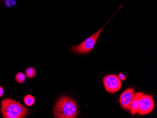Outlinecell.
Instances as JSON below:
<instances>
[{"instance_id": "4fadbf2b", "label": "cell", "mask_w": 157, "mask_h": 118, "mask_svg": "<svg viewBox=\"0 0 157 118\" xmlns=\"http://www.w3.org/2000/svg\"><path fill=\"white\" fill-rule=\"evenodd\" d=\"M4 94V90L2 86H0V97H1Z\"/></svg>"}, {"instance_id": "6da1fadb", "label": "cell", "mask_w": 157, "mask_h": 118, "mask_svg": "<svg viewBox=\"0 0 157 118\" xmlns=\"http://www.w3.org/2000/svg\"><path fill=\"white\" fill-rule=\"evenodd\" d=\"M54 115L56 118H75L78 115V107L74 99L63 96L54 107Z\"/></svg>"}, {"instance_id": "30bf717a", "label": "cell", "mask_w": 157, "mask_h": 118, "mask_svg": "<svg viewBox=\"0 0 157 118\" xmlns=\"http://www.w3.org/2000/svg\"><path fill=\"white\" fill-rule=\"evenodd\" d=\"M16 82L19 84H22L26 80V75L22 72H18L15 75V77Z\"/></svg>"}, {"instance_id": "ba28073f", "label": "cell", "mask_w": 157, "mask_h": 118, "mask_svg": "<svg viewBox=\"0 0 157 118\" xmlns=\"http://www.w3.org/2000/svg\"><path fill=\"white\" fill-rule=\"evenodd\" d=\"M24 101L26 106H32L35 104V99L34 97L28 94L24 97Z\"/></svg>"}, {"instance_id": "8992f818", "label": "cell", "mask_w": 157, "mask_h": 118, "mask_svg": "<svg viewBox=\"0 0 157 118\" xmlns=\"http://www.w3.org/2000/svg\"><path fill=\"white\" fill-rule=\"evenodd\" d=\"M136 96L135 89L133 88H128L121 94L119 102L121 106L125 110L129 111V106L132 100Z\"/></svg>"}, {"instance_id": "7c38bea8", "label": "cell", "mask_w": 157, "mask_h": 118, "mask_svg": "<svg viewBox=\"0 0 157 118\" xmlns=\"http://www.w3.org/2000/svg\"><path fill=\"white\" fill-rule=\"evenodd\" d=\"M118 78H119V79L121 80V81H124L126 80V78H127V76H126L123 74L120 73V74H119V75H118Z\"/></svg>"}, {"instance_id": "8fae6325", "label": "cell", "mask_w": 157, "mask_h": 118, "mask_svg": "<svg viewBox=\"0 0 157 118\" xmlns=\"http://www.w3.org/2000/svg\"><path fill=\"white\" fill-rule=\"evenodd\" d=\"M4 4L6 7L8 8H12L16 4V0H3Z\"/></svg>"}, {"instance_id": "7a4b0ae2", "label": "cell", "mask_w": 157, "mask_h": 118, "mask_svg": "<svg viewBox=\"0 0 157 118\" xmlns=\"http://www.w3.org/2000/svg\"><path fill=\"white\" fill-rule=\"evenodd\" d=\"M1 112L4 118H24L29 114V110L17 101L5 98L1 102Z\"/></svg>"}, {"instance_id": "5b68a950", "label": "cell", "mask_w": 157, "mask_h": 118, "mask_svg": "<svg viewBox=\"0 0 157 118\" xmlns=\"http://www.w3.org/2000/svg\"><path fill=\"white\" fill-rule=\"evenodd\" d=\"M103 84L107 92L116 93L121 87V80L116 75H108L103 78Z\"/></svg>"}, {"instance_id": "3957f363", "label": "cell", "mask_w": 157, "mask_h": 118, "mask_svg": "<svg viewBox=\"0 0 157 118\" xmlns=\"http://www.w3.org/2000/svg\"><path fill=\"white\" fill-rule=\"evenodd\" d=\"M123 7V4H121L120 6L119 9L114 13V14L111 17V18L108 20V21L101 29H100L99 30L93 33L92 35L90 36L88 38L85 40L84 41H83L82 43L79 44L77 45H74L72 46L71 48V49L72 50V51L77 54H85L89 53L91 51H92V50L94 49V47H95L97 41H98L100 34H101L105 26L110 21V20L115 15V14L119 11V10L121 9Z\"/></svg>"}, {"instance_id": "9c48e42d", "label": "cell", "mask_w": 157, "mask_h": 118, "mask_svg": "<svg viewBox=\"0 0 157 118\" xmlns=\"http://www.w3.org/2000/svg\"><path fill=\"white\" fill-rule=\"evenodd\" d=\"M36 71L35 69L32 67H29L25 69V74L27 78L29 79L34 78L36 75Z\"/></svg>"}, {"instance_id": "277c9868", "label": "cell", "mask_w": 157, "mask_h": 118, "mask_svg": "<svg viewBox=\"0 0 157 118\" xmlns=\"http://www.w3.org/2000/svg\"><path fill=\"white\" fill-rule=\"evenodd\" d=\"M154 100L152 97L143 93L139 99L137 113L140 115L150 113L154 108Z\"/></svg>"}, {"instance_id": "52a82bcc", "label": "cell", "mask_w": 157, "mask_h": 118, "mask_svg": "<svg viewBox=\"0 0 157 118\" xmlns=\"http://www.w3.org/2000/svg\"><path fill=\"white\" fill-rule=\"evenodd\" d=\"M142 92H137L136 93L135 98L132 100L129 106V110L131 111L132 115L137 113L138 110V103L140 97L143 94Z\"/></svg>"}]
</instances>
